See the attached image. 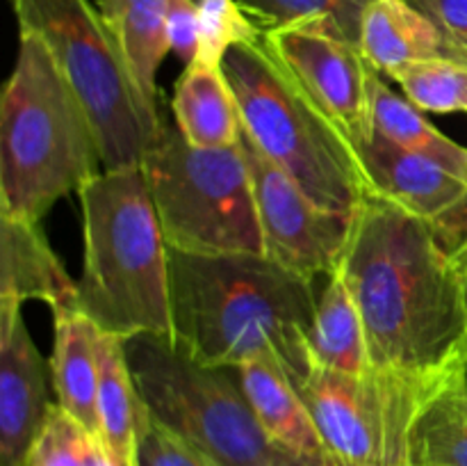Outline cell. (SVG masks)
I'll return each instance as SVG.
<instances>
[{
    "label": "cell",
    "mask_w": 467,
    "mask_h": 466,
    "mask_svg": "<svg viewBox=\"0 0 467 466\" xmlns=\"http://www.w3.org/2000/svg\"><path fill=\"white\" fill-rule=\"evenodd\" d=\"M422 9L445 41L447 58L467 64V0H410Z\"/></svg>",
    "instance_id": "83f0119b"
},
{
    "label": "cell",
    "mask_w": 467,
    "mask_h": 466,
    "mask_svg": "<svg viewBox=\"0 0 467 466\" xmlns=\"http://www.w3.org/2000/svg\"><path fill=\"white\" fill-rule=\"evenodd\" d=\"M390 80L422 112L467 114V64L450 58L422 59L392 71Z\"/></svg>",
    "instance_id": "cb8c5ba5"
},
{
    "label": "cell",
    "mask_w": 467,
    "mask_h": 466,
    "mask_svg": "<svg viewBox=\"0 0 467 466\" xmlns=\"http://www.w3.org/2000/svg\"><path fill=\"white\" fill-rule=\"evenodd\" d=\"M199 3V50L194 62L222 67L228 50L263 37L240 0H196Z\"/></svg>",
    "instance_id": "d4e9b609"
},
{
    "label": "cell",
    "mask_w": 467,
    "mask_h": 466,
    "mask_svg": "<svg viewBox=\"0 0 467 466\" xmlns=\"http://www.w3.org/2000/svg\"><path fill=\"white\" fill-rule=\"evenodd\" d=\"M374 0H240L263 32L295 23H317L333 35L358 44L363 16Z\"/></svg>",
    "instance_id": "603a6c76"
},
{
    "label": "cell",
    "mask_w": 467,
    "mask_h": 466,
    "mask_svg": "<svg viewBox=\"0 0 467 466\" xmlns=\"http://www.w3.org/2000/svg\"><path fill=\"white\" fill-rule=\"evenodd\" d=\"M463 384H465V391H467V356L463 359Z\"/></svg>",
    "instance_id": "1f68e13d"
},
{
    "label": "cell",
    "mask_w": 467,
    "mask_h": 466,
    "mask_svg": "<svg viewBox=\"0 0 467 466\" xmlns=\"http://www.w3.org/2000/svg\"><path fill=\"white\" fill-rule=\"evenodd\" d=\"M169 48L181 62L192 64L199 50V3L196 0H169L167 9Z\"/></svg>",
    "instance_id": "f1b7e54d"
},
{
    "label": "cell",
    "mask_w": 467,
    "mask_h": 466,
    "mask_svg": "<svg viewBox=\"0 0 467 466\" xmlns=\"http://www.w3.org/2000/svg\"><path fill=\"white\" fill-rule=\"evenodd\" d=\"M78 309L103 334L173 338L171 268L141 167L105 172L80 192Z\"/></svg>",
    "instance_id": "277c9868"
},
{
    "label": "cell",
    "mask_w": 467,
    "mask_h": 466,
    "mask_svg": "<svg viewBox=\"0 0 467 466\" xmlns=\"http://www.w3.org/2000/svg\"><path fill=\"white\" fill-rule=\"evenodd\" d=\"M240 146L254 181L265 256L315 281L340 268L351 231V215L319 208L283 169L251 142L242 128Z\"/></svg>",
    "instance_id": "30bf717a"
},
{
    "label": "cell",
    "mask_w": 467,
    "mask_h": 466,
    "mask_svg": "<svg viewBox=\"0 0 467 466\" xmlns=\"http://www.w3.org/2000/svg\"><path fill=\"white\" fill-rule=\"evenodd\" d=\"M463 288H465V309H467V270L463 272Z\"/></svg>",
    "instance_id": "d6a6232c"
},
{
    "label": "cell",
    "mask_w": 467,
    "mask_h": 466,
    "mask_svg": "<svg viewBox=\"0 0 467 466\" xmlns=\"http://www.w3.org/2000/svg\"><path fill=\"white\" fill-rule=\"evenodd\" d=\"M103 167L99 137L80 96L48 46L18 35V55L0 99V215L41 222Z\"/></svg>",
    "instance_id": "3957f363"
},
{
    "label": "cell",
    "mask_w": 467,
    "mask_h": 466,
    "mask_svg": "<svg viewBox=\"0 0 467 466\" xmlns=\"http://www.w3.org/2000/svg\"><path fill=\"white\" fill-rule=\"evenodd\" d=\"M50 382L55 402L87 432L99 434L100 329L80 309L53 315Z\"/></svg>",
    "instance_id": "9a60e30c"
},
{
    "label": "cell",
    "mask_w": 467,
    "mask_h": 466,
    "mask_svg": "<svg viewBox=\"0 0 467 466\" xmlns=\"http://www.w3.org/2000/svg\"><path fill=\"white\" fill-rule=\"evenodd\" d=\"M358 46L381 76L406 64L447 58L436 23L410 0H374L363 16Z\"/></svg>",
    "instance_id": "ac0fdd59"
},
{
    "label": "cell",
    "mask_w": 467,
    "mask_h": 466,
    "mask_svg": "<svg viewBox=\"0 0 467 466\" xmlns=\"http://www.w3.org/2000/svg\"><path fill=\"white\" fill-rule=\"evenodd\" d=\"M337 270L358 304L374 370L436 379L463 364V272L431 224L368 195L351 215Z\"/></svg>",
    "instance_id": "6da1fadb"
},
{
    "label": "cell",
    "mask_w": 467,
    "mask_h": 466,
    "mask_svg": "<svg viewBox=\"0 0 467 466\" xmlns=\"http://www.w3.org/2000/svg\"><path fill=\"white\" fill-rule=\"evenodd\" d=\"M169 249L185 254H265L254 181L242 146L199 149L176 123L141 163Z\"/></svg>",
    "instance_id": "ba28073f"
},
{
    "label": "cell",
    "mask_w": 467,
    "mask_h": 466,
    "mask_svg": "<svg viewBox=\"0 0 467 466\" xmlns=\"http://www.w3.org/2000/svg\"><path fill=\"white\" fill-rule=\"evenodd\" d=\"M50 361L32 341L18 302L0 300V466H26L53 409Z\"/></svg>",
    "instance_id": "7c38bea8"
},
{
    "label": "cell",
    "mask_w": 467,
    "mask_h": 466,
    "mask_svg": "<svg viewBox=\"0 0 467 466\" xmlns=\"http://www.w3.org/2000/svg\"><path fill=\"white\" fill-rule=\"evenodd\" d=\"M137 464L140 466H214L192 443L164 428L141 407L137 425Z\"/></svg>",
    "instance_id": "4316f807"
},
{
    "label": "cell",
    "mask_w": 467,
    "mask_h": 466,
    "mask_svg": "<svg viewBox=\"0 0 467 466\" xmlns=\"http://www.w3.org/2000/svg\"><path fill=\"white\" fill-rule=\"evenodd\" d=\"M222 69L235 94L242 128L265 158L319 208L354 215L369 195L358 149L306 94L263 37L228 50Z\"/></svg>",
    "instance_id": "5b68a950"
},
{
    "label": "cell",
    "mask_w": 467,
    "mask_h": 466,
    "mask_svg": "<svg viewBox=\"0 0 467 466\" xmlns=\"http://www.w3.org/2000/svg\"><path fill=\"white\" fill-rule=\"evenodd\" d=\"M135 391L155 420L214 466H274L278 448L255 418L235 368L192 359L171 338H123Z\"/></svg>",
    "instance_id": "52a82bcc"
},
{
    "label": "cell",
    "mask_w": 467,
    "mask_h": 466,
    "mask_svg": "<svg viewBox=\"0 0 467 466\" xmlns=\"http://www.w3.org/2000/svg\"><path fill=\"white\" fill-rule=\"evenodd\" d=\"M114 41L140 87L141 96L158 110V69L169 48V0H96Z\"/></svg>",
    "instance_id": "d6986e66"
},
{
    "label": "cell",
    "mask_w": 467,
    "mask_h": 466,
    "mask_svg": "<svg viewBox=\"0 0 467 466\" xmlns=\"http://www.w3.org/2000/svg\"><path fill=\"white\" fill-rule=\"evenodd\" d=\"M310 347L317 364L337 373L365 375L372 370L363 318L340 270L328 277L327 288L317 297Z\"/></svg>",
    "instance_id": "44dd1931"
},
{
    "label": "cell",
    "mask_w": 467,
    "mask_h": 466,
    "mask_svg": "<svg viewBox=\"0 0 467 466\" xmlns=\"http://www.w3.org/2000/svg\"><path fill=\"white\" fill-rule=\"evenodd\" d=\"M171 112L176 128L192 146L231 149L240 144V108L222 67L187 64L173 87Z\"/></svg>",
    "instance_id": "e0dca14e"
},
{
    "label": "cell",
    "mask_w": 467,
    "mask_h": 466,
    "mask_svg": "<svg viewBox=\"0 0 467 466\" xmlns=\"http://www.w3.org/2000/svg\"><path fill=\"white\" fill-rule=\"evenodd\" d=\"M274 466H349V464H345V461H340L333 455L308 457V455H296V452L283 450Z\"/></svg>",
    "instance_id": "4dcf8cb0"
},
{
    "label": "cell",
    "mask_w": 467,
    "mask_h": 466,
    "mask_svg": "<svg viewBox=\"0 0 467 466\" xmlns=\"http://www.w3.org/2000/svg\"><path fill=\"white\" fill-rule=\"evenodd\" d=\"M91 432L55 402L26 466H87Z\"/></svg>",
    "instance_id": "484cf974"
},
{
    "label": "cell",
    "mask_w": 467,
    "mask_h": 466,
    "mask_svg": "<svg viewBox=\"0 0 467 466\" xmlns=\"http://www.w3.org/2000/svg\"><path fill=\"white\" fill-rule=\"evenodd\" d=\"M374 135L395 142L401 149L424 155L442 164L456 176L467 178V149L438 131L422 110L415 108L404 94H397L383 76L374 90Z\"/></svg>",
    "instance_id": "7402d4cb"
},
{
    "label": "cell",
    "mask_w": 467,
    "mask_h": 466,
    "mask_svg": "<svg viewBox=\"0 0 467 466\" xmlns=\"http://www.w3.org/2000/svg\"><path fill=\"white\" fill-rule=\"evenodd\" d=\"M409 466H467V391L463 364L436 384L415 414Z\"/></svg>",
    "instance_id": "ffe728a7"
},
{
    "label": "cell",
    "mask_w": 467,
    "mask_h": 466,
    "mask_svg": "<svg viewBox=\"0 0 467 466\" xmlns=\"http://www.w3.org/2000/svg\"><path fill=\"white\" fill-rule=\"evenodd\" d=\"M18 30L39 37L89 112L105 172L141 167L164 128L141 96L91 0H9Z\"/></svg>",
    "instance_id": "8992f818"
},
{
    "label": "cell",
    "mask_w": 467,
    "mask_h": 466,
    "mask_svg": "<svg viewBox=\"0 0 467 466\" xmlns=\"http://www.w3.org/2000/svg\"><path fill=\"white\" fill-rule=\"evenodd\" d=\"M442 377L415 379L374 368L347 375L315 361L295 387L333 457L349 466H409L410 425Z\"/></svg>",
    "instance_id": "9c48e42d"
},
{
    "label": "cell",
    "mask_w": 467,
    "mask_h": 466,
    "mask_svg": "<svg viewBox=\"0 0 467 466\" xmlns=\"http://www.w3.org/2000/svg\"><path fill=\"white\" fill-rule=\"evenodd\" d=\"M358 155L369 195L383 196L429 224L445 217L467 196V178L381 135L365 142Z\"/></svg>",
    "instance_id": "4fadbf2b"
},
{
    "label": "cell",
    "mask_w": 467,
    "mask_h": 466,
    "mask_svg": "<svg viewBox=\"0 0 467 466\" xmlns=\"http://www.w3.org/2000/svg\"><path fill=\"white\" fill-rule=\"evenodd\" d=\"M0 300H41L53 315L78 309L80 291L39 222L0 215Z\"/></svg>",
    "instance_id": "5bb4252c"
},
{
    "label": "cell",
    "mask_w": 467,
    "mask_h": 466,
    "mask_svg": "<svg viewBox=\"0 0 467 466\" xmlns=\"http://www.w3.org/2000/svg\"><path fill=\"white\" fill-rule=\"evenodd\" d=\"M263 39L356 149L372 140L374 90L381 73L358 44L317 23L274 27L263 32Z\"/></svg>",
    "instance_id": "8fae6325"
},
{
    "label": "cell",
    "mask_w": 467,
    "mask_h": 466,
    "mask_svg": "<svg viewBox=\"0 0 467 466\" xmlns=\"http://www.w3.org/2000/svg\"><path fill=\"white\" fill-rule=\"evenodd\" d=\"M438 242L445 254L459 265L461 272L467 270V196L454 210L431 224Z\"/></svg>",
    "instance_id": "f546056e"
},
{
    "label": "cell",
    "mask_w": 467,
    "mask_h": 466,
    "mask_svg": "<svg viewBox=\"0 0 467 466\" xmlns=\"http://www.w3.org/2000/svg\"><path fill=\"white\" fill-rule=\"evenodd\" d=\"M169 268L171 341L192 359L222 368L276 359L292 382L313 368L315 281L265 254L169 249Z\"/></svg>",
    "instance_id": "7a4b0ae2"
},
{
    "label": "cell",
    "mask_w": 467,
    "mask_h": 466,
    "mask_svg": "<svg viewBox=\"0 0 467 466\" xmlns=\"http://www.w3.org/2000/svg\"><path fill=\"white\" fill-rule=\"evenodd\" d=\"M235 370L255 418L278 448L308 457L331 455L299 388L276 359H249Z\"/></svg>",
    "instance_id": "2e32d148"
}]
</instances>
